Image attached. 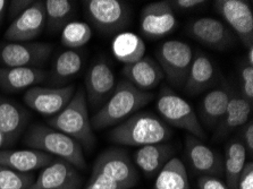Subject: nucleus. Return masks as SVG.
Returning a JSON list of instances; mask_svg holds the SVG:
<instances>
[{"label": "nucleus", "mask_w": 253, "mask_h": 189, "mask_svg": "<svg viewBox=\"0 0 253 189\" xmlns=\"http://www.w3.org/2000/svg\"><path fill=\"white\" fill-rule=\"evenodd\" d=\"M153 95L136 88L127 80H121L100 110L92 118L93 130L116 126L151 101Z\"/></svg>", "instance_id": "1"}, {"label": "nucleus", "mask_w": 253, "mask_h": 189, "mask_svg": "<svg viewBox=\"0 0 253 189\" xmlns=\"http://www.w3.org/2000/svg\"><path fill=\"white\" fill-rule=\"evenodd\" d=\"M171 130L166 122L151 113H134L114 127L108 135L116 144L126 146H142L160 144L168 141Z\"/></svg>", "instance_id": "2"}, {"label": "nucleus", "mask_w": 253, "mask_h": 189, "mask_svg": "<svg viewBox=\"0 0 253 189\" xmlns=\"http://www.w3.org/2000/svg\"><path fill=\"white\" fill-rule=\"evenodd\" d=\"M24 143L30 149L51 156H58L78 169L86 167L82 146L72 137L49 126L33 125L30 127L24 136Z\"/></svg>", "instance_id": "3"}, {"label": "nucleus", "mask_w": 253, "mask_h": 189, "mask_svg": "<svg viewBox=\"0 0 253 189\" xmlns=\"http://www.w3.org/2000/svg\"><path fill=\"white\" fill-rule=\"evenodd\" d=\"M48 125L72 137L83 148L90 149L94 145L95 136L89 118L86 96L82 88L74 93L59 113L49 118Z\"/></svg>", "instance_id": "4"}, {"label": "nucleus", "mask_w": 253, "mask_h": 189, "mask_svg": "<svg viewBox=\"0 0 253 189\" xmlns=\"http://www.w3.org/2000/svg\"><path fill=\"white\" fill-rule=\"evenodd\" d=\"M157 110L166 123L186 130L195 137H206L205 130L191 104L168 87H164L160 92Z\"/></svg>", "instance_id": "5"}, {"label": "nucleus", "mask_w": 253, "mask_h": 189, "mask_svg": "<svg viewBox=\"0 0 253 189\" xmlns=\"http://www.w3.org/2000/svg\"><path fill=\"white\" fill-rule=\"evenodd\" d=\"M193 50L181 40L163 42L157 50V63L164 76L175 87H184L190 67L193 61Z\"/></svg>", "instance_id": "6"}, {"label": "nucleus", "mask_w": 253, "mask_h": 189, "mask_svg": "<svg viewBox=\"0 0 253 189\" xmlns=\"http://www.w3.org/2000/svg\"><path fill=\"white\" fill-rule=\"evenodd\" d=\"M86 15L95 28L103 33H115L128 23L127 2L122 0H87Z\"/></svg>", "instance_id": "7"}, {"label": "nucleus", "mask_w": 253, "mask_h": 189, "mask_svg": "<svg viewBox=\"0 0 253 189\" xmlns=\"http://www.w3.org/2000/svg\"><path fill=\"white\" fill-rule=\"evenodd\" d=\"M53 47L40 42H8L0 47V63L5 67L41 68L50 58Z\"/></svg>", "instance_id": "8"}, {"label": "nucleus", "mask_w": 253, "mask_h": 189, "mask_svg": "<svg viewBox=\"0 0 253 189\" xmlns=\"http://www.w3.org/2000/svg\"><path fill=\"white\" fill-rule=\"evenodd\" d=\"M92 172L102 173L126 189L133 187L139 180L136 168L131 157L120 149H110L101 153L94 162Z\"/></svg>", "instance_id": "9"}, {"label": "nucleus", "mask_w": 253, "mask_h": 189, "mask_svg": "<svg viewBox=\"0 0 253 189\" xmlns=\"http://www.w3.org/2000/svg\"><path fill=\"white\" fill-rule=\"evenodd\" d=\"M214 8L245 47L253 45V13L250 2L245 0H217Z\"/></svg>", "instance_id": "10"}, {"label": "nucleus", "mask_w": 253, "mask_h": 189, "mask_svg": "<svg viewBox=\"0 0 253 189\" xmlns=\"http://www.w3.org/2000/svg\"><path fill=\"white\" fill-rule=\"evenodd\" d=\"M75 93L74 86L41 87L33 86L24 94V102L31 109L44 117H53L59 113Z\"/></svg>", "instance_id": "11"}, {"label": "nucleus", "mask_w": 253, "mask_h": 189, "mask_svg": "<svg viewBox=\"0 0 253 189\" xmlns=\"http://www.w3.org/2000/svg\"><path fill=\"white\" fill-rule=\"evenodd\" d=\"M187 32L198 42L213 50H225L235 42L232 30L219 19L211 17L194 19L187 26Z\"/></svg>", "instance_id": "12"}, {"label": "nucleus", "mask_w": 253, "mask_h": 189, "mask_svg": "<svg viewBox=\"0 0 253 189\" xmlns=\"http://www.w3.org/2000/svg\"><path fill=\"white\" fill-rule=\"evenodd\" d=\"M176 26L177 18L168 1L151 2L142 9L141 31L149 38L166 37Z\"/></svg>", "instance_id": "13"}, {"label": "nucleus", "mask_w": 253, "mask_h": 189, "mask_svg": "<svg viewBox=\"0 0 253 189\" xmlns=\"http://www.w3.org/2000/svg\"><path fill=\"white\" fill-rule=\"evenodd\" d=\"M45 26L43 1H34L24 13L10 23L5 32L9 42H31L40 36Z\"/></svg>", "instance_id": "14"}, {"label": "nucleus", "mask_w": 253, "mask_h": 189, "mask_svg": "<svg viewBox=\"0 0 253 189\" xmlns=\"http://www.w3.org/2000/svg\"><path fill=\"white\" fill-rule=\"evenodd\" d=\"M80 186L81 176L76 168L60 160L43 168L30 189H79Z\"/></svg>", "instance_id": "15"}, {"label": "nucleus", "mask_w": 253, "mask_h": 189, "mask_svg": "<svg viewBox=\"0 0 253 189\" xmlns=\"http://www.w3.org/2000/svg\"><path fill=\"white\" fill-rule=\"evenodd\" d=\"M116 87L113 69L102 60H98L90 67L85 77V96L92 106L97 107L110 98Z\"/></svg>", "instance_id": "16"}, {"label": "nucleus", "mask_w": 253, "mask_h": 189, "mask_svg": "<svg viewBox=\"0 0 253 189\" xmlns=\"http://www.w3.org/2000/svg\"><path fill=\"white\" fill-rule=\"evenodd\" d=\"M187 160L195 171L202 176H220L224 173V161L219 154L192 136L185 142Z\"/></svg>", "instance_id": "17"}, {"label": "nucleus", "mask_w": 253, "mask_h": 189, "mask_svg": "<svg viewBox=\"0 0 253 189\" xmlns=\"http://www.w3.org/2000/svg\"><path fill=\"white\" fill-rule=\"evenodd\" d=\"M123 75L132 85L144 92L158 86L164 78V73L158 63L145 56L136 63L125 65Z\"/></svg>", "instance_id": "18"}, {"label": "nucleus", "mask_w": 253, "mask_h": 189, "mask_svg": "<svg viewBox=\"0 0 253 189\" xmlns=\"http://www.w3.org/2000/svg\"><path fill=\"white\" fill-rule=\"evenodd\" d=\"M52 156L37 150H0V165L20 172H31L45 168Z\"/></svg>", "instance_id": "19"}, {"label": "nucleus", "mask_w": 253, "mask_h": 189, "mask_svg": "<svg viewBox=\"0 0 253 189\" xmlns=\"http://www.w3.org/2000/svg\"><path fill=\"white\" fill-rule=\"evenodd\" d=\"M47 77L42 68L0 67V86L6 92H20L43 82Z\"/></svg>", "instance_id": "20"}, {"label": "nucleus", "mask_w": 253, "mask_h": 189, "mask_svg": "<svg viewBox=\"0 0 253 189\" xmlns=\"http://www.w3.org/2000/svg\"><path fill=\"white\" fill-rule=\"evenodd\" d=\"M216 78V68L210 58L198 51L193 57L189 74H187L184 91L190 95H198L212 85Z\"/></svg>", "instance_id": "21"}, {"label": "nucleus", "mask_w": 253, "mask_h": 189, "mask_svg": "<svg viewBox=\"0 0 253 189\" xmlns=\"http://www.w3.org/2000/svg\"><path fill=\"white\" fill-rule=\"evenodd\" d=\"M174 155V148L169 144H152L139 148L133 160L136 167L147 176L159 172Z\"/></svg>", "instance_id": "22"}, {"label": "nucleus", "mask_w": 253, "mask_h": 189, "mask_svg": "<svg viewBox=\"0 0 253 189\" xmlns=\"http://www.w3.org/2000/svg\"><path fill=\"white\" fill-rule=\"evenodd\" d=\"M233 92L229 88H217L209 92L200 104V117L208 128L216 129L227 110Z\"/></svg>", "instance_id": "23"}, {"label": "nucleus", "mask_w": 253, "mask_h": 189, "mask_svg": "<svg viewBox=\"0 0 253 189\" xmlns=\"http://www.w3.org/2000/svg\"><path fill=\"white\" fill-rule=\"evenodd\" d=\"M26 120V113L17 103L0 96V132L5 137L6 145L16 140Z\"/></svg>", "instance_id": "24"}, {"label": "nucleus", "mask_w": 253, "mask_h": 189, "mask_svg": "<svg viewBox=\"0 0 253 189\" xmlns=\"http://www.w3.org/2000/svg\"><path fill=\"white\" fill-rule=\"evenodd\" d=\"M252 111V103L243 96L232 94L224 118L216 128V138H225L234 129L245 125L249 121Z\"/></svg>", "instance_id": "25"}, {"label": "nucleus", "mask_w": 253, "mask_h": 189, "mask_svg": "<svg viewBox=\"0 0 253 189\" xmlns=\"http://www.w3.org/2000/svg\"><path fill=\"white\" fill-rule=\"evenodd\" d=\"M112 49L116 59L125 65L136 63L145 55L144 41L132 32L117 34L113 41Z\"/></svg>", "instance_id": "26"}, {"label": "nucleus", "mask_w": 253, "mask_h": 189, "mask_svg": "<svg viewBox=\"0 0 253 189\" xmlns=\"http://www.w3.org/2000/svg\"><path fill=\"white\" fill-rule=\"evenodd\" d=\"M245 163H247V149L239 140H233L226 145L224 172L226 176V186L228 189L237 188V180L240 178Z\"/></svg>", "instance_id": "27"}, {"label": "nucleus", "mask_w": 253, "mask_h": 189, "mask_svg": "<svg viewBox=\"0 0 253 189\" xmlns=\"http://www.w3.org/2000/svg\"><path fill=\"white\" fill-rule=\"evenodd\" d=\"M83 66L82 53L78 50H65L56 58L53 64L50 79L53 84L61 85L81 71Z\"/></svg>", "instance_id": "28"}, {"label": "nucleus", "mask_w": 253, "mask_h": 189, "mask_svg": "<svg viewBox=\"0 0 253 189\" xmlns=\"http://www.w3.org/2000/svg\"><path fill=\"white\" fill-rule=\"evenodd\" d=\"M155 189H190L186 168L178 157H172L158 172Z\"/></svg>", "instance_id": "29"}, {"label": "nucleus", "mask_w": 253, "mask_h": 189, "mask_svg": "<svg viewBox=\"0 0 253 189\" xmlns=\"http://www.w3.org/2000/svg\"><path fill=\"white\" fill-rule=\"evenodd\" d=\"M45 26L51 32L63 30L73 16L74 2L70 0H47L43 1Z\"/></svg>", "instance_id": "30"}, {"label": "nucleus", "mask_w": 253, "mask_h": 189, "mask_svg": "<svg viewBox=\"0 0 253 189\" xmlns=\"http://www.w3.org/2000/svg\"><path fill=\"white\" fill-rule=\"evenodd\" d=\"M92 38V30L84 22H70L61 30V44L64 47L75 50L85 45Z\"/></svg>", "instance_id": "31"}, {"label": "nucleus", "mask_w": 253, "mask_h": 189, "mask_svg": "<svg viewBox=\"0 0 253 189\" xmlns=\"http://www.w3.org/2000/svg\"><path fill=\"white\" fill-rule=\"evenodd\" d=\"M36 176L31 172H20L0 165V189H30Z\"/></svg>", "instance_id": "32"}, {"label": "nucleus", "mask_w": 253, "mask_h": 189, "mask_svg": "<svg viewBox=\"0 0 253 189\" xmlns=\"http://www.w3.org/2000/svg\"><path fill=\"white\" fill-rule=\"evenodd\" d=\"M85 189H126L117 181L113 180L102 173L92 172L90 183Z\"/></svg>", "instance_id": "33"}, {"label": "nucleus", "mask_w": 253, "mask_h": 189, "mask_svg": "<svg viewBox=\"0 0 253 189\" xmlns=\"http://www.w3.org/2000/svg\"><path fill=\"white\" fill-rule=\"evenodd\" d=\"M242 96L243 98L252 103L253 101V67L244 66L242 68Z\"/></svg>", "instance_id": "34"}, {"label": "nucleus", "mask_w": 253, "mask_h": 189, "mask_svg": "<svg viewBox=\"0 0 253 189\" xmlns=\"http://www.w3.org/2000/svg\"><path fill=\"white\" fill-rule=\"evenodd\" d=\"M236 189H253V164L252 162L245 163L240 178L237 180Z\"/></svg>", "instance_id": "35"}, {"label": "nucleus", "mask_w": 253, "mask_h": 189, "mask_svg": "<svg viewBox=\"0 0 253 189\" xmlns=\"http://www.w3.org/2000/svg\"><path fill=\"white\" fill-rule=\"evenodd\" d=\"M34 1L32 0H11L9 1V9H8V16L14 21L21 14L31 7Z\"/></svg>", "instance_id": "36"}, {"label": "nucleus", "mask_w": 253, "mask_h": 189, "mask_svg": "<svg viewBox=\"0 0 253 189\" xmlns=\"http://www.w3.org/2000/svg\"><path fill=\"white\" fill-rule=\"evenodd\" d=\"M168 3H169L172 9L179 11H190L205 5L207 1H202V0H171V1H168Z\"/></svg>", "instance_id": "37"}, {"label": "nucleus", "mask_w": 253, "mask_h": 189, "mask_svg": "<svg viewBox=\"0 0 253 189\" xmlns=\"http://www.w3.org/2000/svg\"><path fill=\"white\" fill-rule=\"evenodd\" d=\"M199 189H228L220 179L212 176H202L198 180Z\"/></svg>", "instance_id": "38"}, {"label": "nucleus", "mask_w": 253, "mask_h": 189, "mask_svg": "<svg viewBox=\"0 0 253 189\" xmlns=\"http://www.w3.org/2000/svg\"><path fill=\"white\" fill-rule=\"evenodd\" d=\"M243 141L245 149L252 154L253 152V122L252 120H249L245 123V127L243 129Z\"/></svg>", "instance_id": "39"}, {"label": "nucleus", "mask_w": 253, "mask_h": 189, "mask_svg": "<svg viewBox=\"0 0 253 189\" xmlns=\"http://www.w3.org/2000/svg\"><path fill=\"white\" fill-rule=\"evenodd\" d=\"M248 65L253 67V45L248 48Z\"/></svg>", "instance_id": "40"}, {"label": "nucleus", "mask_w": 253, "mask_h": 189, "mask_svg": "<svg viewBox=\"0 0 253 189\" xmlns=\"http://www.w3.org/2000/svg\"><path fill=\"white\" fill-rule=\"evenodd\" d=\"M6 5H7V1H5V0H0V22H1L3 14H5Z\"/></svg>", "instance_id": "41"}, {"label": "nucleus", "mask_w": 253, "mask_h": 189, "mask_svg": "<svg viewBox=\"0 0 253 189\" xmlns=\"http://www.w3.org/2000/svg\"><path fill=\"white\" fill-rule=\"evenodd\" d=\"M5 145H6V140H5V137H3L2 133L0 132V150H2V148Z\"/></svg>", "instance_id": "42"}]
</instances>
